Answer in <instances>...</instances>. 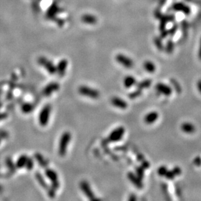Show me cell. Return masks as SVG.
<instances>
[{
	"label": "cell",
	"instance_id": "cell-1",
	"mask_svg": "<svg viewBox=\"0 0 201 201\" xmlns=\"http://www.w3.org/2000/svg\"><path fill=\"white\" fill-rule=\"evenodd\" d=\"M71 133L69 132H64L61 136L59 146H58V152L60 156L63 157L66 155L67 152V148L71 141Z\"/></svg>",
	"mask_w": 201,
	"mask_h": 201
},
{
	"label": "cell",
	"instance_id": "cell-2",
	"mask_svg": "<svg viewBox=\"0 0 201 201\" xmlns=\"http://www.w3.org/2000/svg\"><path fill=\"white\" fill-rule=\"evenodd\" d=\"M51 112V107L50 105L47 104L44 106L38 115V122L42 126H46L48 125L50 115Z\"/></svg>",
	"mask_w": 201,
	"mask_h": 201
},
{
	"label": "cell",
	"instance_id": "cell-3",
	"mask_svg": "<svg viewBox=\"0 0 201 201\" xmlns=\"http://www.w3.org/2000/svg\"><path fill=\"white\" fill-rule=\"evenodd\" d=\"M78 92L81 95L92 99H98L100 95V93L98 90L85 85L80 86L78 89Z\"/></svg>",
	"mask_w": 201,
	"mask_h": 201
},
{
	"label": "cell",
	"instance_id": "cell-4",
	"mask_svg": "<svg viewBox=\"0 0 201 201\" xmlns=\"http://www.w3.org/2000/svg\"><path fill=\"white\" fill-rule=\"evenodd\" d=\"M38 63L42 67L50 74H54L56 73V66L46 57H40L38 59Z\"/></svg>",
	"mask_w": 201,
	"mask_h": 201
},
{
	"label": "cell",
	"instance_id": "cell-5",
	"mask_svg": "<svg viewBox=\"0 0 201 201\" xmlns=\"http://www.w3.org/2000/svg\"><path fill=\"white\" fill-rule=\"evenodd\" d=\"M45 174L46 177L48 178V180L51 183V188L55 191H57L58 188L59 187V178H58L57 173L51 168H46L45 170Z\"/></svg>",
	"mask_w": 201,
	"mask_h": 201
},
{
	"label": "cell",
	"instance_id": "cell-6",
	"mask_svg": "<svg viewBox=\"0 0 201 201\" xmlns=\"http://www.w3.org/2000/svg\"><path fill=\"white\" fill-rule=\"evenodd\" d=\"M125 133V128L122 126H119L115 128L110 133L108 136V141L110 142H117L122 139Z\"/></svg>",
	"mask_w": 201,
	"mask_h": 201
},
{
	"label": "cell",
	"instance_id": "cell-7",
	"mask_svg": "<svg viewBox=\"0 0 201 201\" xmlns=\"http://www.w3.org/2000/svg\"><path fill=\"white\" fill-rule=\"evenodd\" d=\"M61 9L59 7V5H58L57 3L54 2L47 9L46 12V15H45V17H46L47 20H55L57 14L59 13Z\"/></svg>",
	"mask_w": 201,
	"mask_h": 201
},
{
	"label": "cell",
	"instance_id": "cell-8",
	"mask_svg": "<svg viewBox=\"0 0 201 201\" xmlns=\"http://www.w3.org/2000/svg\"><path fill=\"white\" fill-rule=\"evenodd\" d=\"M80 189L82 191V192L85 194V195L89 199V200H97V199L95 196L94 193L91 190V187H90L89 184L87 182V181H81L80 184Z\"/></svg>",
	"mask_w": 201,
	"mask_h": 201
},
{
	"label": "cell",
	"instance_id": "cell-9",
	"mask_svg": "<svg viewBox=\"0 0 201 201\" xmlns=\"http://www.w3.org/2000/svg\"><path fill=\"white\" fill-rule=\"evenodd\" d=\"M115 59L116 62L119 63L122 66L126 68H131L133 67L134 63L133 60L131 59V58L127 57L124 54H117L115 57Z\"/></svg>",
	"mask_w": 201,
	"mask_h": 201
},
{
	"label": "cell",
	"instance_id": "cell-10",
	"mask_svg": "<svg viewBox=\"0 0 201 201\" xmlns=\"http://www.w3.org/2000/svg\"><path fill=\"white\" fill-rule=\"evenodd\" d=\"M35 177L38 181V182L39 183V184L44 188V190H46L48 191V193L49 194V196L51 198L54 197L55 196V191L51 187H49L48 184H47V182L46 181V180H44V177L42 175L39 173H37L35 174Z\"/></svg>",
	"mask_w": 201,
	"mask_h": 201
},
{
	"label": "cell",
	"instance_id": "cell-11",
	"mask_svg": "<svg viewBox=\"0 0 201 201\" xmlns=\"http://www.w3.org/2000/svg\"><path fill=\"white\" fill-rule=\"evenodd\" d=\"M155 89H156L157 91L160 94H162L167 96L171 95L173 93L172 88L169 85L163 83H157L156 85H155Z\"/></svg>",
	"mask_w": 201,
	"mask_h": 201
},
{
	"label": "cell",
	"instance_id": "cell-12",
	"mask_svg": "<svg viewBox=\"0 0 201 201\" xmlns=\"http://www.w3.org/2000/svg\"><path fill=\"white\" fill-rule=\"evenodd\" d=\"M59 84L56 82H51L43 89V94L46 96H49L52 94L54 92L57 91L59 89Z\"/></svg>",
	"mask_w": 201,
	"mask_h": 201
},
{
	"label": "cell",
	"instance_id": "cell-13",
	"mask_svg": "<svg viewBox=\"0 0 201 201\" xmlns=\"http://www.w3.org/2000/svg\"><path fill=\"white\" fill-rule=\"evenodd\" d=\"M127 177L129 180L136 187L138 188V189H141V188L143 187V184L142 182V180L139 178L137 175L133 173L129 172L128 173Z\"/></svg>",
	"mask_w": 201,
	"mask_h": 201
},
{
	"label": "cell",
	"instance_id": "cell-14",
	"mask_svg": "<svg viewBox=\"0 0 201 201\" xmlns=\"http://www.w3.org/2000/svg\"><path fill=\"white\" fill-rule=\"evenodd\" d=\"M68 61L65 59L61 60L56 66V72L59 74V76L62 77L66 72V70L68 67Z\"/></svg>",
	"mask_w": 201,
	"mask_h": 201
},
{
	"label": "cell",
	"instance_id": "cell-15",
	"mask_svg": "<svg viewBox=\"0 0 201 201\" xmlns=\"http://www.w3.org/2000/svg\"><path fill=\"white\" fill-rule=\"evenodd\" d=\"M111 104L115 107L122 109H126L128 107V103L122 98H119V97H113L111 100Z\"/></svg>",
	"mask_w": 201,
	"mask_h": 201
},
{
	"label": "cell",
	"instance_id": "cell-16",
	"mask_svg": "<svg viewBox=\"0 0 201 201\" xmlns=\"http://www.w3.org/2000/svg\"><path fill=\"white\" fill-rule=\"evenodd\" d=\"M159 114L156 111H152L146 114L144 118V120L146 124L152 125L158 120Z\"/></svg>",
	"mask_w": 201,
	"mask_h": 201
},
{
	"label": "cell",
	"instance_id": "cell-17",
	"mask_svg": "<svg viewBox=\"0 0 201 201\" xmlns=\"http://www.w3.org/2000/svg\"><path fill=\"white\" fill-rule=\"evenodd\" d=\"M181 174V170L179 167H175L172 170L167 171V173L165 175V177L168 180H173L175 177L179 176Z\"/></svg>",
	"mask_w": 201,
	"mask_h": 201
},
{
	"label": "cell",
	"instance_id": "cell-18",
	"mask_svg": "<svg viewBox=\"0 0 201 201\" xmlns=\"http://www.w3.org/2000/svg\"><path fill=\"white\" fill-rule=\"evenodd\" d=\"M81 20L82 22L86 24L89 25H94L97 23V18L93 15H89V14H85L83 15L81 18Z\"/></svg>",
	"mask_w": 201,
	"mask_h": 201
},
{
	"label": "cell",
	"instance_id": "cell-19",
	"mask_svg": "<svg viewBox=\"0 0 201 201\" xmlns=\"http://www.w3.org/2000/svg\"><path fill=\"white\" fill-rule=\"evenodd\" d=\"M173 9L175 11L182 12L186 15H189L191 12L190 8L183 3H177L174 4V5L173 6Z\"/></svg>",
	"mask_w": 201,
	"mask_h": 201
},
{
	"label": "cell",
	"instance_id": "cell-20",
	"mask_svg": "<svg viewBox=\"0 0 201 201\" xmlns=\"http://www.w3.org/2000/svg\"><path fill=\"white\" fill-rule=\"evenodd\" d=\"M181 129L184 133L191 134L195 132L196 128L194 125L192 124V123L186 122H184L183 124L181 125Z\"/></svg>",
	"mask_w": 201,
	"mask_h": 201
},
{
	"label": "cell",
	"instance_id": "cell-21",
	"mask_svg": "<svg viewBox=\"0 0 201 201\" xmlns=\"http://www.w3.org/2000/svg\"><path fill=\"white\" fill-rule=\"evenodd\" d=\"M136 80L132 76H128L124 79V85L126 88H130L136 84Z\"/></svg>",
	"mask_w": 201,
	"mask_h": 201
},
{
	"label": "cell",
	"instance_id": "cell-22",
	"mask_svg": "<svg viewBox=\"0 0 201 201\" xmlns=\"http://www.w3.org/2000/svg\"><path fill=\"white\" fill-rule=\"evenodd\" d=\"M143 68L148 73H154L156 69L154 63L151 61H145L143 64Z\"/></svg>",
	"mask_w": 201,
	"mask_h": 201
},
{
	"label": "cell",
	"instance_id": "cell-23",
	"mask_svg": "<svg viewBox=\"0 0 201 201\" xmlns=\"http://www.w3.org/2000/svg\"><path fill=\"white\" fill-rule=\"evenodd\" d=\"M28 158V157L26 155H20V156L18 158V160L16 161V167L19 168L24 167L25 166V164H26Z\"/></svg>",
	"mask_w": 201,
	"mask_h": 201
},
{
	"label": "cell",
	"instance_id": "cell-24",
	"mask_svg": "<svg viewBox=\"0 0 201 201\" xmlns=\"http://www.w3.org/2000/svg\"><path fill=\"white\" fill-rule=\"evenodd\" d=\"M151 84H152V80L146 79V80H142V81L138 83L137 86H138V89L142 90L144 89H147L148 87H150Z\"/></svg>",
	"mask_w": 201,
	"mask_h": 201
},
{
	"label": "cell",
	"instance_id": "cell-25",
	"mask_svg": "<svg viewBox=\"0 0 201 201\" xmlns=\"http://www.w3.org/2000/svg\"><path fill=\"white\" fill-rule=\"evenodd\" d=\"M34 109L33 105L31 103H25L22 106V111L25 114H29Z\"/></svg>",
	"mask_w": 201,
	"mask_h": 201
},
{
	"label": "cell",
	"instance_id": "cell-26",
	"mask_svg": "<svg viewBox=\"0 0 201 201\" xmlns=\"http://www.w3.org/2000/svg\"><path fill=\"white\" fill-rule=\"evenodd\" d=\"M35 158H36L37 161H38V163L39 164V165L42 167H46L47 166V163L46 161L44 160V158L42 155L40 154H36L35 155Z\"/></svg>",
	"mask_w": 201,
	"mask_h": 201
},
{
	"label": "cell",
	"instance_id": "cell-27",
	"mask_svg": "<svg viewBox=\"0 0 201 201\" xmlns=\"http://www.w3.org/2000/svg\"><path fill=\"white\" fill-rule=\"evenodd\" d=\"M145 168L141 167H136L135 168V173H136V175L141 178V180H142V178H144V175H145Z\"/></svg>",
	"mask_w": 201,
	"mask_h": 201
},
{
	"label": "cell",
	"instance_id": "cell-28",
	"mask_svg": "<svg viewBox=\"0 0 201 201\" xmlns=\"http://www.w3.org/2000/svg\"><path fill=\"white\" fill-rule=\"evenodd\" d=\"M141 94H142V90L138 88L135 90H134V91L132 92L129 94V98L130 99H135L136 98H138V97L140 96Z\"/></svg>",
	"mask_w": 201,
	"mask_h": 201
},
{
	"label": "cell",
	"instance_id": "cell-29",
	"mask_svg": "<svg viewBox=\"0 0 201 201\" xmlns=\"http://www.w3.org/2000/svg\"><path fill=\"white\" fill-rule=\"evenodd\" d=\"M33 167H34V161H33V159L28 158L25 167L26 168L28 171H31L32 168H33Z\"/></svg>",
	"mask_w": 201,
	"mask_h": 201
},
{
	"label": "cell",
	"instance_id": "cell-30",
	"mask_svg": "<svg viewBox=\"0 0 201 201\" xmlns=\"http://www.w3.org/2000/svg\"><path fill=\"white\" fill-rule=\"evenodd\" d=\"M167 171H168V168H167V167L163 165V166H161L158 168V173L161 177H165V175L167 173Z\"/></svg>",
	"mask_w": 201,
	"mask_h": 201
},
{
	"label": "cell",
	"instance_id": "cell-31",
	"mask_svg": "<svg viewBox=\"0 0 201 201\" xmlns=\"http://www.w3.org/2000/svg\"><path fill=\"white\" fill-rule=\"evenodd\" d=\"M174 50V44L173 42L170 41L167 42L166 46V51L168 54H171Z\"/></svg>",
	"mask_w": 201,
	"mask_h": 201
},
{
	"label": "cell",
	"instance_id": "cell-32",
	"mask_svg": "<svg viewBox=\"0 0 201 201\" xmlns=\"http://www.w3.org/2000/svg\"><path fill=\"white\" fill-rule=\"evenodd\" d=\"M172 84H173V85L174 87V88L175 89V90H177V93H180L181 91V88L180 85V84L177 81H175V80H173L171 81Z\"/></svg>",
	"mask_w": 201,
	"mask_h": 201
},
{
	"label": "cell",
	"instance_id": "cell-33",
	"mask_svg": "<svg viewBox=\"0 0 201 201\" xmlns=\"http://www.w3.org/2000/svg\"><path fill=\"white\" fill-rule=\"evenodd\" d=\"M193 163L197 167H200L201 165V158L200 156H197L193 160Z\"/></svg>",
	"mask_w": 201,
	"mask_h": 201
},
{
	"label": "cell",
	"instance_id": "cell-34",
	"mask_svg": "<svg viewBox=\"0 0 201 201\" xmlns=\"http://www.w3.org/2000/svg\"><path fill=\"white\" fill-rule=\"evenodd\" d=\"M154 42L155 44V45H156V46L158 47V48L160 50H161L162 49H163L164 46H163V44H162L161 43V40L159 39H156V40H155L154 41Z\"/></svg>",
	"mask_w": 201,
	"mask_h": 201
},
{
	"label": "cell",
	"instance_id": "cell-35",
	"mask_svg": "<svg viewBox=\"0 0 201 201\" xmlns=\"http://www.w3.org/2000/svg\"><path fill=\"white\" fill-rule=\"evenodd\" d=\"M142 167H143L145 169H146V168H149V167H150V164H149V163L148 161L144 160V161L142 162Z\"/></svg>",
	"mask_w": 201,
	"mask_h": 201
},
{
	"label": "cell",
	"instance_id": "cell-36",
	"mask_svg": "<svg viewBox=\"0 0 201 201\" xmlns=\"http://www.w3.org/2000/svg\"><path fill=\"white\" fill-rule=\"evenodd\" d=\"M128 200H130V201H134V200H137V197H136L135 194H131L130 196L129 197Z\"/></svg>",
	"mask_w": 201,
	"mask_h": 201
},
{
	"label": "cell",
	"instance_id": "cell-37",
	"mask_svg": "<svg viewBox=\"0 0 201 201\" xmlns=\"http://www.w3.org/2000/svg\"><path fill=\"white\" fill-rule=\"evenodd\" d=\"M7 115L3 113H0V120H3L7 118Z\"/></svg>",
	"mask_w": 201,
	"mask_h": 201
},
{
	"label": "cell",
	"instance_id": "cell-38",
	"mask_svg": "<svg viewBox=\"0 0 201 201\" xmlns=\"http://www.w3.org/2000/svg\"><path fill=\"white\" fill-rule=\"evenodd\" d=\"M199 58L200 60H201V38H200V44H199Z\"/></svg>",
	"mask_w": 201,
	"mask_h": 201
},
{
	"label": "cell",
	"instance_id": "cell-39",
	"mask_svg": "<svg viewBox=\"0 0 201 201\" xmlns=\"http://www.w3.org/2000/svg\"><path fill=\"white\" fill-rule=\"evenodd\" d=\"M197 89L199 93L201 94V80H199L197 82Z\"/></svg>",
	"mask_w": 201,
	"mask_h": 201
},
{
	"label": "cell",
	"instance_id": "cell-40",
	"mask_svg": "<svg viewBox=\"0 0 201 201\" xmlns=\"http://www.w3.org/2000/svg\"><path fill=\"white\" fill-rule=\"evenodd\" d=\"M177 28L176 26L173 27V28L171 29L172 30H171V31H170V32H171V33H174V32H175V31H177Z\"/></svg>",
	"mask_w": 201,
	"mask_h": 201
},
{
	"label": "cell",
	"instance_id": "cell-41",
	"mask_svg": "<svg viewBox=\"0 0 201 201\" xmlns=\"http://www.w3.org/2000/svg\"><path fill=\"white\" fill-rule=\"evenodd\" d=\"M2 191V187L0 186V192H1Z\"/></svg>",
	"mask_w": 201,
	"mask_h": 201
},
{
	"label": "cell",
	"instance_id": "cell-42",
	"mask_svg": "<svg viewBox=\"0 0 201 201\" xmlns=\"http://www.w3.org/2000/svg\"><path fill=\"white\" fill-rule=\"evenodd\" d=\"M2 139L1 138H0V143H1V141H2Z\"/></svg>",
	"mask_w": 201,
	"mask_h": 201
}]
</instances>
